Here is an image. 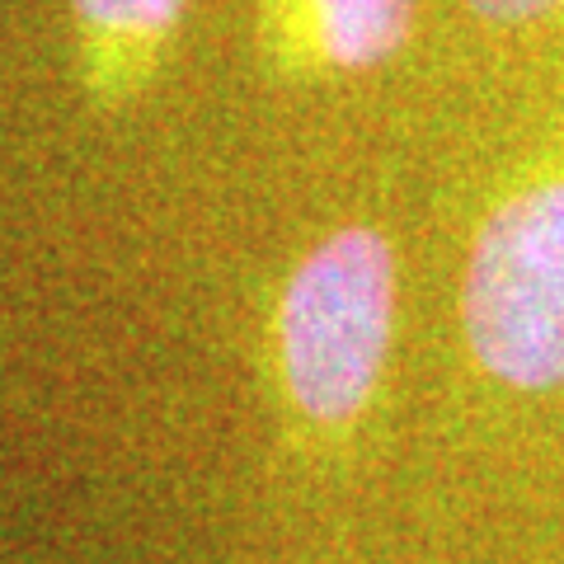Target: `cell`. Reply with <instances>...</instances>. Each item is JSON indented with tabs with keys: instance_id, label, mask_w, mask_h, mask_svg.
Listing matches in <instances>:
<instances>
[{
	"instance_id": "obj_4",
	"label": "cell",
	"mask_w": 564,
	"mask_h": 564,
	"mask_svg": "<svg viewBox=\"0 0 564 564\" xmlns=\"http://www.w3.org/2000/svg\"><path fill=\"white\" fill-rule=\"evenodd\" d=\"M76 10L99 29H165L184 0H76Z\"/></svg>"
},
{
	"instance_id": "obj_2",
	"label": "cell",
	"mask_w": 564,
	"mask_h": 564,
	"mask_svg": "<svg viewBox=\"0 0 564 564\" xmlns=\"http://www.w3.org/2000/svg\"><path fill=\"white\" fill-rule=\"evenodd\" d=\"M395 339V250L372 226H344L296 263L278 306L292 404L311 423H348L377 395Z\"/></svg>"
},
{
	"instance_id": "obj_5",
	"label": "cell",
	"mask_w": 564,
	"mask_h": 564,
	"mask_svg": "<svg viewBox=\"0 0 564 564\" xmlns=\"http://www.w3.org/2000/svg\"><path fill=\"white\" fill-rule=\"evenodd\" d=\"M489 24H545L564 14V0H466Z\"/></svg>"
},
{
	"instance_id": "obj_3",
	"label": "cell",
	"mask_w": 564,
	"mask_h": 564,
	"mask_svg": "<svg viewBox=\"0 0 564 564\" xmlns=\"http://www.w3.org/2000/svg\"><path fill=\"white\" fill-rule=\"evenodd\" d=\"M419 0H282L296 47L325 70L391 62L414 29Z\"/></svg>"
},
{
	"instance_id": "obj_1",
	"label": "cell",
	"mask_w": 564,
	"mask_h": 564,
	"mask_svg": "<svg viewBox=\"0 0 564 564\" xmlns=\"http://www.w3.org/2000/svg\"><path fill=\"white\" fill-rule=\"evenodd\" d=\"M462 334L494 381L564 386V165H545L485 212L462 273Z\"/></svg>"
}]
</instances>
